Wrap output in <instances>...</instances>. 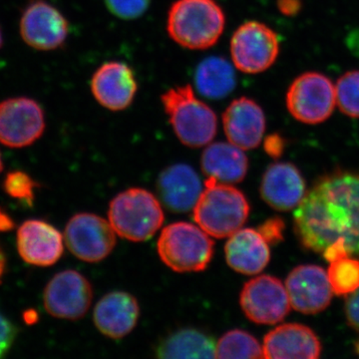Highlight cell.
<instances>
[{
    "mask_svg": "<svg viewBox=\"0 0 359 359\" xmlns=\"http://www.w3.org/2000/svg\"><path fill=\"white\" fill-rule=\"evenodd\" d=\"M327 276L334 294H351L359 287V259L351 256L340 257L330 263Z\"/></svg>",
    "mask_w": 359,
    "mask_h": 359,
    "instance_id": "27",
    "label": "cell"
},
{
    "mask_svg": "<svg viewBox=\"0 0 359 359\" xmlns=\"http://www.w3.org/2000/svg\"><path fill=\"white\" fill-rule=\"evenodd\" d=\"M158 254L177 273H197L208 268L214 256L211 236L196 224L177 222L161 233Z\"/></svg>",
    "mask_w": 359,
    "mask_h": 359,
    "instance_id": "6",
    "label": "cell"
},
{
    "mask_svg": "<svg viewBox=\"0 0 359 359\" xmlns=\"http://www.w3.org/2000/svg\"><path fill=\"white\" fill-rule=\"evenodd\" d=\"M285 141L280 134H271L264 142V149L266 154L273 159H278L285 151Z\"/></svg>",
    "mask_w": 359,
    "mask_h": 359,
    "instance_id": "34",
    "label": "cell"
},
{
    "mask_svg": "<svg viewBox=\"0 0 359 359\" xmlns=\"http://www.w3.org/2000/svg\"><path fill=\"white\" fill-rule=\"evenodd\" d=\"M346 302V316L349 327L359 332V287L354 290Z\"/></svg>",
    "mask_w": 359,
    "mask_h": 359,
    "instance_id": "33",
    "label": "cell"
},
{
    "mask_svg": "<svg viewBox=\"0 0 359 359\" xmlns=\"http://www.w3.org/2000/svg\"><path fill=\"white\" fill-rule=\"evenodd\" d=\"M2 168H4V164H2L1 155H0V172L2 171Z\"/></svg>",
    "mask_w": 359,
    "mask_h": 359,
    "instance_id": "40",
    "label": "cell"
},
{
    "mask_svg": "<svg viewBox=\"0 0 359 359\" xmlns=\"http://www.w3.org/2000/svg\"><path fill=\"white\" fill-rule=\"evenodd\" d=\"M224 131L230 143L252 150L259 147L266 131V116L261 106L248 97L231 101L223 114Z\"/></svg>",
    "mask_w": 359,
    "mask_h": 359,
    "instance_id": "16",
    "label": "cell"
},
{
    "mask_svg": "<svg viewBox=\"0 0 359 359\" xmlns=\"http://www.w3.org/2000/svg\"><path fill=\"white\" fill-rule=\"evenodd\" d=\"M323 257L328 262V263H332V262L337 261L342 257L351 256L347 252L346 245L342 241H337V242L332 243V245H328L327 249L323 250Z\"/></svg>",
    "mask_w": 359,
    "mask_h": 359,
    "instance_id": "35",
    "label": "cell"
},
{
    "mask_svg": "<svg viewBox=\"0 0 359 359\" xmlns=\"http://www.w3.org/2000/svg\"><path fill=\"white\" fill-rule=\"evenodd\" d=\"M285 222L278 217L269 219L259 226V231L269 244L275 245L283 240Z\"/></svg>",
    "mask_w": 359,
    "mask_h": 359,
    "instance_id": "31",
    "label": "cell"
},
{
    "mask_svg": "<svg viewBox=\"0 0 359 359\" xmlns=\"http://www.w3.org/2000/svg\"><path fill=\"white\" fill-rule=\"evenodd\" d=\"M195 84L203 96L212 100L230 95L237 84L235 69L226 59L211 56L200 63L196 70Z\"/></svg>",
    "mask_w": 359,
    "mask_h": 359,
    "instance_id": "25",
    "label": "cell"
},
{
    "mask_svg": "<svg viewBox=\"0 0 359 359\" xmlns=\"http://www.w3.org/2000/svg\"><path fill=\"white\" fill-rule=\"evenodd\" d=\"M321 349L316 332L301 323L280 325L264 339V356L268 359H316Z\"/></svg>",
    "mask_w": 359,
    "mask_h": 359,
    "instance_id": "18",
    "label": "cell"
},
{
    "mask_svg": "<svg viewBox=\"0 0 359 359\" xmlns=\"http://www.w3.org/2000/svg\"><path fill=\"white\" fill-rule=\"evenodd\" d=\"M155 353L159 358H215L216 344L202 330L182 328L161 340Z\"/></svg>",
    "mask_w": 359,
    "mask_h": 359,
    "instance_id": "24",
    "label": "cell"
},
{
    "mask_svg": "<svg viewBox=\"0 0 359 359\" xmlns=\"http://www.w3.org/2000/svg\"><path fill=\"white\" fill-rule=\"evenodd\" d=\"M36 183L23 172H11L4 179V189L14 199L32 205L34 201V189Z\"/></svg>",
    "mask_w": 359,
    "mask_h": 359,
    "instance_id": "29",
    "label": "cell"
},
{
    "mask_svg": "<svg viewBox=\"0 0 359 359\" xmlns=\"http://www.w3.org/2000/svg\"><path fill=\"white\" fill-rule=\"evenodd\" d=\"M108 219L120 237L144 242L160 230L165 217L162 205L152 193L145 189L131 188L111 201Z\"/></svg>",
    "mask_w": 359,
    "mask_h": 359,
    "instance_id": "5",
    "label": "cell"
},
{
    "mask_svg": "<svg viewBox=\"0 0 359 359\" xmlns=\"http://www.w3.org/2000/svg\"><path fill=\"white\" fill-rule=\"evenodd\" d=\"M259 191L269 207L287 212L297 208L304 199L306 182L294 165L275 163L264 172Z\"/></svg>",
    "mask_w": 359,
    "mask_h": 359,
    "instance_id": "19",
    "label": "cell"
},
{
    "mask_svg": "<svg viewBox=\"0 0 359 359\" xmlns=\"http://www.w3.org/2000/svg\"><path fill=\"white\" fill-rule=\"evenodd\" d=\"M335 104V87L321 73H304L295 78L287 90V110L295 120L304 124L325 122L334 112Z\"/></svg>",
    "mask_w": 359,
    "mask_h": 359,
    "instance_id": "8",
    "label": "cell"
},
{
    "mask_svg": "<svg viewBox=\"0 0 359 359\" xmlns=\"http://www.w3.org/2000/svg\"><path fill=\"white\" fill-rule=\"evenodd\" d=\"M161 102L177 138L191 148L209 145L218 131L214 110L196 96L190 84L170 88Z\"/></svg>",
    "mask_w": 359,
    "mask_h": 359,
    "instance_id": "3",
    "label": "cell"
},
{
    "mask_svg": "<svg viewBox=\"0 0 359 359\" xmlns=\"http://www.w3.org/2000/svg\"><path fill=\"white\" fill-rule=\"evenodd\" d=\"M355 351H356V353L359 354V340L355 344Z\"/></svg>",
    "mask_w": 359,
    "mask_h": 359,
    "instance_id": "39",
    "label": "cell"
},
{
    "mask_svg": "<svg viewBox=\"0 0 359 359\" xmlns=\"http://www.w3.org/2000/svg\"><path fill=\"white\" fill-rule=\"evenodd\" d=\"M290 306L304 314L320 313L332 302V285L325 269L314 264L299 266L285 280Z\"/></svg>",
    "mask_w": 359,
    "mask_h": 359,
    "instance_id": "14",
    "label": "cell"
},
{
    "mask_svg": "<svg viewBox=\"0 0 359 359\" xmlns=\"http://www.w3.org/2000/svg\"><path fill=\"white\" fill-rule=\"evenodd\" d=\"M97 102L107 110L123 111L131 106L138 91L134 71L126 63L109 61L94 72L90 82Z\"/></svg>",
    "mask_w": 359,
    "mask_h": 359,
    "instance_id": "15",
    "label": "cell"
},
{
    "mask_svg": "<svg viewBox=\"0 0 359 359\" xmlns=\"http://www.w3.org/2000/svg\"><path fill=\"white\" fill-rule=\"evenodd\" d=\"M20 28L23 41L40 51L61 48L69 34L65 16L45 0H32L26 6Z\"/></svg>",
    "mask_w": 359,
    "mask_h": 359,
    "instance_id": "11",
    "label": "cell"
},
{
    "mask_svg": "<svg viewBox=\"0 0 359 359\" xmlns=\"http://www.w3.org/2000/svg\"><path fill=\"white\" fill-rule=\"evenodd\" d=\"M194 219L212 238H229L249 218L250 204L244 194L231 184L208 178L194 207Z\"/></svg>",
    "mask_w": 359,
    "mask_h": 359,
    "instance_id": "4",
    "label": "cell"
},
{
    "mask_svg": "<svg viewBox=\"0 0 359 359\" xmlns=\"http://www.w3.org/2000/svg\"><path fill=\"white\" fill-rule=\"evenodd\" d=\"M240 304L250 320L259 325H276L290 311L287 289L273 276H257L245 283Z\"/></svg>",
    "mask_w": 359,
    "mask_h": 359,
    "instance_id": "10",
    "label": "cell"
},
{
    "mask_svg": "<svg viewBox=\"0 0 359 359\" xmlns=\"http://www.w3.org/2000/svg\"><path fill=\"white\" fill-rule=\"evenodd\" d=\"M93 299L91 283L73 269L63 271L52 278L44 290L47 313L61 320H77L87 313Z\"/></svg>",
    "mask_w": 359,
    "mask_h": 359,
    "instance_id": "12",
    "label": "cell"
},
{
    "mask_svg": "<svg viewBox=\"0 0 359 359\" xmlns=\"http://www.w3.org/2000/svg\"><path fill=\"white\" fill-rule=\"evenodd\" d=\"M203 190L199 175L186 164L166 168L157 181L160 200L167 209L174 212H186L194 209Z\"/></svg>",
    "mask_w": 359,
    "mask_h": 359,
    "instance_id": "20",
    "label": "cell"
},
{
    "mask_svg": "<svg viewBox=\"0 0 359 359\" xmlns=\"http://www.w3.org/2000/svg\"><path fill=\"white\" fill-rule=\"evenodd\" d=\"M18 249L26 263L49 266L62 256L65 245L57 229L46 222L29 219L18 229Z\"/></svg>",
    "mask_w": 359,
    "mask_h": 359,
    "instance_id": "17",
    "label": "cell"
},
{
    "mask_svg": "<svg viewBox=\"0 0 359 359\" xmlns=\"http://www.w3.org/2000/svg\"><path fill=\"white\" fill-rule=\"evenodd\" d=\"M224 26L226 15L215 0H177L168 13L169 36L191 50L214 46L221 39Z\"/></svg>",
    "mask_w": 359,
    "mask_h": 359,
    "instance_id": "2",
    "label": "cell"
},
{
    "mask_svg": "<svg viewBox=\"0 0 359 359\" xmlns=\"http://www.w3.org/2000/svg\"><path fill=\"white\" fill-rule=\"evenodd\" d=\"M280 54V39L268 25L250 20L238 26L231 39V56L237 69L247 74L268 70Z\"/></svg>",
    "mask_w": 359,
    "mask_h": 359,
    "instance_id": "7",
    "label": "cell"
},
{
    "mask_svg": "<svg viewBox=\"0 0 359 359\" xmlns=\"http://www.w3.org/2000/svg\"><path fill=\"white\" fill-rule=\"evenodd\" d=\"M201 167L208 178L231 185L245 179L249 170V159L243 149L230 142H217L205 149Z\"/></svg>",
    "mask_w": 359,
    "mask_h": 359,
    "instance_id": "23",
    "label": "cell"
},
{
    "mask_svg": "<svg viewBox=\"0 0 359 359\" xmlns=\"http://www.w3.org/2000/svg\"><path fill=\"white\" fill-rule=\"evenodd\" d=\"M294 233L306 249L323 252L342 241L359 259V175L339 172L321 178L297 205Z\"/></svg>",
    "mask_w": 359,
    "mask_h": 359,
    "instance_id": "1",
    "label": "cell"
},
{
    "mask_svg": "<svg viewBox=\"0 0 359 359\" xmlns=\"http://www.w3.org/2000/svg\"><path fill=\"white\" fill-rule=\"evenodd\" d=\"M140 306L133 295L112 292L104 295L94 309L93 320L101 334L110 339L128 335L138 323Z\"/></svg>",
    "mask_w": 359,
    "mask_h": 359,
    "instance_id": "21",
    "label": "cell"
},
{
    "mask_svg": "<svg viewBox=\"0 0 359 359\" xmlns=\"http://www.w3.org/2000/svg\"><path fill=\"white\" fill-rule=\"evenodd\" d=\"M4 269H6V257H4V252L0 249V280H1L2 276H4Z\"/></svg>",
    "mask_w": 359,
    "mask_h": 359,
    "instance_id": "37",
    "label": "cell"
},
{
    "mask_svg": "<svg viewBox=\"0 0 359 359\" xmlns=\"http://www.w3.org/2000/svg\"><path fill=\"white\" fill-rule=\"evenodd\" d=\"M116 235L107 219L98 215L80 212L68 222L65 238L68 249L78 259L98 263L114 250Z\"/></svg>",
    "mask_w": 359,
    "mask_h": 359,
    "instance_id": "9",
    "label": "cell"
},
{
    "mask_svg": "<svg viewBox=\"0 0 359 359\" xmlns=\"http://www.w3.org/2000/svg\"><path fill=\"white\" fill-rule=\"evenodd\" d=\"M45 130L43 110L36 101L26 97L0 103V142L11 148L32 145Z\"/></svg>",
    "mask_w": 359,
    "mask_h": 359,
    "instance_id": "13",
    "label": "cell"
},
{
    "mask_svg": "<svg viewBox=\"0 0 359 359\" xmlns=\"http://www.w3.org/2000/svg\"><path fill=\"white\" fill-rule=\"evenodd\" d=\"M216 358H264L263 347L256 337L242 330L226 332L216 344Z\"/></svg>",
    "mask_w": 359,
    "mask_h": 359,
    "instance_id": "26",
    "label": "cell"
},
{
    "mask_svg": "<svg viewBox=\"0 0 359 359\" xmlns=\"http://www.w3.org/2000/svg\"><path fill=\"white\" fill-rule=\"evenodd\" d=\"M226 263L243 275H257L271 259L269 243L257 230L240 229L229 237L224 247Z\"/></svg>",
    "mask_w": 359,
    "mask_h": 359,
    "instance_id": "22",
    "label": "cell"
},
{
    "mask_svg": "<svg viewBox=\"0 0 359 359\" xmlns=\"http://www.w3.org/2000/svg\"><path fill=\"white\" fill-rule=\"evenodd\" d=\"M335 98L344 114L359 118V70L348 71L337 80Z\"/></svg>",
    "mask_w": 359,
    "mask_h": 359,
    "instance_id": "28",
    "label": "cell"
},
{
    "mask_svg": "<svg viewBox=\"0 0 359 359\" xmlns=\"http://www.w3.org/2000/svg\"><path fill=\"white\" fill-rule=\"evenodd\" d=\"M276 6L285 16H295L302 8V0H276Z\"/></svg>",
    "mask_w": 359,
    "mask_h": 359,
    "instance_id": "36",
    "label": "cell"
},
{
    "mask_svg": "<svg viewBox=\"0 0 359 359\" xmlns=\"http://www.w3.org/2000/svg\"><path fill=\"white\" fill-rule=\"evenodd\" d=\"M105 6L116 18L134 20L141 18L150 6L151 0H104Z\"/></svg>",
    "mask_w": 359,
    "mask_h": 359,
    "instance_id": "30",
    "label": "cell"
},
{
    "mask_svg": "<svg viewBox=\"0 0 359 359\" xmlns=\"http://www.w3.org/2000/svg\"><path fill=\"white\" fill-rule=\"evenodd\" d=\"M16 334L18 330L13 323L0 313V358H4L11 351L16 339Z\"/></svg>",
    "mask_w": 359,
    "mask_h": 359,
    "instance_id": "32",
    "label": "cell"
},
{
    "mask_svg": "<svg viewBox=\"0 0 359 359\" xmlns=\"http://www.w3.org/2000/svg\"><path fill=\"white\" fill-rule=\"evenodd\" d=\"M2 44H4V37H2L1 28H0V48H1Z\"/></svg>",
    "mask_w": 359,
    "mask_h": 359,
    "instance_id": "38",
    "label": "cell"
}]
</instances>
